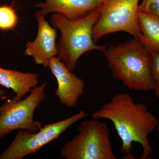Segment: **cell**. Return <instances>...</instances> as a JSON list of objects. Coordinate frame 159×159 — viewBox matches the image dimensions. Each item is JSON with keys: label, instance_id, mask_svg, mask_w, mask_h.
<instances>
[{"label": "cell", "instance_id": "obj_7", "mask_svg": "<svg viewBox=\"0 0 159 159\" xmlns=\"http://www.w3.org/2000/svg\"><path fill=\"white\" fill-rule=\"evenodd\" d=\"M88 116L84 111L59 122L47 124L36 132L19 129L9 147L0 154V159H22L35 153L58 139L73 124Z\"/></svg>", "mask_w": 159, "mask_h": 159}, {"label": "cell", "instance_id": "obj_18", "mask_svg": "<svg viewBox=\"0 0 159 159\" xmlns=\"http://www.w3.org/2000/svg\"><path fill=\"white\" fill-rule=\"evenodd\" d=\"M157 132L158 138L159 139V122L158 123V125H157L156 128Z\"/></svg>", "mask_w": 159, "mask_h": 159}, {"label": "cell", "instance_id": "obj_16", "mask_svg": "<svg viewBox=\"0 0 159 159\" xmlns=\"http://www.w3.org/2000/svg\"><path fill=\"white\" fill-rule=\"evenodd\" d=\"M6 91L0 88V102L6 98Z\"/></svg>", "mask_w": 159, "mask_h": 159}, {"label": "cell", "instance_id": "obj_12", "mask_svg": "<svg viewBox=\"0 0 159 159\" xmlns=\"http://www.w3.org/2000/svg\"><path fill=\"white\" fill-rule=\"evenodd\" d=\"M138 24L141 41L149 51L159 53V16L139 11Z\"/></svg>", "mask_w": 159, "mask_h": 159}, {"label": "cell", "instance_id": "obj_3", "mask_svg": "<svg viewBox=\"0 0 159 159\" xmlns=\"http://www.w3.org/2000/svg\"><path fill=\"white\" fill-rule=\"evenodd\" d=\"M98 17L96 10L79 19L70 20L57 13H53L52 27L59 29L61 36L56 43L57 57L72 72L84 54L93 51L104 52L107 47L97 45L93 39V29Z\"/></svg>", "mask_w": 159, "mask_h": 159}, {"label": "cell", "instance_id": "obj_8", "mask_svg": "<svg viewBox=\"0 0 159 159\" xmlns=\"http://www.w3.org/2000/svg\"><path fill=\"white\" fill-rule=\"evenodd\" d=\"M48 67L57 82L54 95L68 108L76 107L84 93V81L70 70L57 56L50 60Z\"/></svg>", "mask_w": 159, "mask_h": 159}, {"label": "cell", "instance_id": "obj_14", "mask_svg": "<svg viewBox=\"0 0 159 159\" xmlns=\"http://www.w3.org/2000/svg\"><path fill=\"white\" fill-rule=\"evenodd\" d=\"M150 54L151 70L154 82L153 91L159 99V53L150 51Z\"/></svg>", "mask_w": 159, "mask_h": 159}, {"label": "cell", "instance_id": "obj_1", "mask_svg": "<svg viewBox=\"0 0 159 159\" xmlns=\"http://www.w3.org/2000/svg\"><path fill=\"white\" fill-rule=\"evenodd\" d=\"M95 119H107L113 124L122 142L121 151L125 154L132 152L133 143L142 147L140 159H150L153 149L149 142V135L156 129L157 117L142 102H136L129 94L120 93L91 116Z\"/></svg>", "mask_w": 159, "mask_h": 159}, {"label": "cell", "instance_id": "obj_15", "mask_svg": "<svg viewBox=\"0 0 159 159\" xmlns=\"http://www.w3.org/2000/svg\"><path fill=\"white\" fill-rule=\"evenodd\" d=\"M139 11L159 16V0H143L139 4Z\"/></svg>", "mask_w": 159, "mask_h": 159}, {"label": "cell", "instance_id": "obj_17", "mask_svg": "<svg viewBox=\"0 0 159 159\" xmlns=\"http://www.w3.org/2000/svg\"><path fill=\"white\" fill-rule=\"evenodd\" d=\"M124 157L123 158L126 159H135L134 156L131 153L124 155V157Z\"/></svg>", "mask_w": 159, "mask_h": 159}, {"label": "cell", "instance_id": "obj_11", "mask_svg": "<svg viewBox=\"0 0 159 159\" xmlns=\"http://www.w3.org/2000/svg\"><path fill=\"white\" fill-rule=\"evenodd\" d=\"M38 83V75L35 73H24L0 67V84L11 89L16 94L14 98L10 99L11 102L20 101L26 94L37 86Z\"/></svg>", "mask_w": 159, "mask_h": 159}, {"label": "cell", "instance_id": "obj_5", "mask_svg": "<svg viewBox=\"0 0 159 159\" xmlns=\"http://www.w3.org/2000/svg\"><path fill=\"white\" fill-rule=\"evenodd\" d=\"M139 0H98V17L93 29L97 43L105 35L119 31L129 33L141 41L138 24Z\"/></svg>", "mask_w": 159, "mask_h": 159}, {"label": "cell", "instance_id": "obj_4", "mask_svg": "<svg viewBox=\"0 0 159 159\" xmlns=\"http://www.w3.org/2000/svg\"><path fill=\"white\" fill-rule=\"evenodd\" d=\"M76 136L66 142L60 150L66 159H116L111 148L108 126L99 119L84 120Z\"/></svg>", "mask_w": 159, "mask_h": 159}, {"label": "cell", "instance_id": "obj_2", "mask_svg": "<svg viewBox=\"0 0 159 159\" xmlns=\"http://www.w3.org/2000/svg\"><path fill=\"white\" fill-rule=\"evenodd\" d=\"M113 76L130 90L153 91L150 51L134 37L125 43L107 47L103 52Z\"/></svg>", "mask_w": 159, "mask_h": 159}, {"label": "cell", "instance_id": "obj_6", "mask_svg": "<svg viewBox=\"0 0 159 159\" xmlns=\"http://www.w3.org/2000/svg\"><path fill=\"white\" fill-rule=\"evenodd\" d=\"M47 84L32 89L29 96L18 102L8 99L0 106V139L15 130L36 132L41 127V122H35L34 114L46 99Z\"/></svg>", "mask_w": 159, "mask_h": 159}, {"label": "cell", "instance_id": "obj_13", "mask_svg": "<svg viewBox=\"0 0 159 159\" xmlns=\"http://www.w3.org/2000/svg\"><path fill=\"white\" fill-rule=\"evenodd\" d=\"M18 17L11 6H0V30H11L17 25Z\"/></svg>", "mask_w": 159, "mask_h": 159}, {"label": "cell", "instance_id": "obj_10", "mask_svg": "<svg viewBox=\"0 0 159 159\" xmlns=\"http://www.w3.org/2000/svg\"><path fill=\"white\" fill-rule=\"evenodd\" d=\"M35 2L33 7L39 9L34 16H45L49 13L61 15L69 20L84 17L96 10L98 0H42Z\"/></svg>", "mask_w": 159, "mask_h": 159}, {"label": "cell", "instance_id": "obj_9", "mask_svg": "<svg viewBox=\"0 0 159 159\" xmlns=\"http://www.w3.org/2000/svg\"><path fill=\"white\" fill-rule=\"evenodd\" d=\"M35 17L38 22L37 35L34 41L26 43L25 54L33 57L36 65L48 67L50 60L57 56V29L49 25L45 16Z\"/></svg>", "mask_w": 159, "mask_h": 159}]
</instances>
